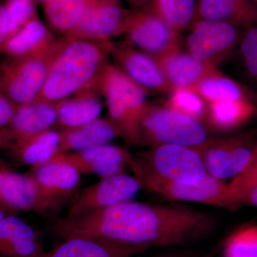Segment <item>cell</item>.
Instances as JSON below:
<instances>
[{
  "label": "cell",
  "mask_w": 257,
  "mask_h": 257,
  "mask_svg": "<svg viewBox=\"0 0 257 257\" xmlns=\"http://www.w3.org/2000/svg\"><path fill=\"white\" fill-rule=\"evenodd\" d=\"M132 13L120 0H87L78 24L66 39L107 43L124 34Z\"/></svg>",
  "instance_id": "9c48e42d"
},
{
  "label": "cell",
  "mask_w": 257,
  "mask_h": 257,
  "mask_svg": "<svg viewBox=\"0 0 257 257\" xmlns=\"http://www.w3.org/2000/svg\"><path fill=\"white\" fill-rule=\"evenodd\" d=\"M57 42L50 30L37 18L10 38L0 55L7 57L45 55L55 46Z\"/></svg>",
  "instance_id": "44dd1931"
},
{
  "label": "cell",
  "mask_w": 257,
  "mask_h": 257,
  "mask_svg": "<svg viewBox=\"0 0 257 257\" xmlns=\"http://www.w3.org/2000/svg\"><path fill=\"white\" fill-rule=\"evenodd\" d=\"M145 248L87 237H74L35 257H130Z\"/></svg>",
  "instance_id": "ac0fdd59"
},
{
  "label": "cell",
  "mask_w": 257,
  "mask_h": 257,
  "mask_svg": "<svg viewBox=\"0 0 257 257\" xmlns=\"http://www.w3.org/2000/svg\"><path fill=\"white\" fill-rule=\"evenodd\" d=\"M128 45L157 57L180 49V33L149 11H133L125 29Z\"/></svg>",
  "instance_id": "8fae6325"
},
{
  "label": "cell",
  "mask_w": 257,
  "mask_h": 257,
  "mask_svg": "<svg viewBox=\"0 0 257 257\" xmlns=\"http://www.w3.org/2000/svg\"><path fill=\"white\" fill-rule=\"evenodd\" d=\"M141 188L140 181L125 172L104 177L75 196L67 217H76L128 202Z\"/></svg>",
  "instance_id": "30bf717a"
},
{
  "label": "cell",
  "mask_w": 257,
  "mask_h": 257,
  "mask_svg": "<svg viewBox=\"0 0 257 257\" xmlns=\"http://www.w3.org/2000/svg\"><path fill=\"white\" fill-rule=\"evenodd\" d=\"M252 1L257 5V0H252Z\"/></svg>",
  "instance_id": "ab89813d"
},
{
  "label": "cell",
  "mask_w": 257,
  "mask_h": 257,
  "mask_svg": "<svg viewBox=\"0 0 257 257\" xmlns=\"http://www.w3.org/2000/svg\"><path fill=\"white\" fill-rule=\"evenodd\" d=\"M256 183H257V146L244 170L237 177L231 180V182L228 184V188L231 197L236 202V197L238 194Z\"/></svg>",
  "instance_id": "d6a6232c"
},
{
  "label": "cell",
  "mask_w": 257,
  "mask_h": 257,
  "mask_svg": "<svg viewBox=\"0 0 257 257\" xmlns=\"http://www.w3.org/2000/svg\"><path fill=\"white\" fill-rule=\"evenodd\" d=\"M241 30L231 24L196 20L186 40L187 52L204 63L218 67L237 50Z\"/></svg>",
  "instance_id": "ba28073f"
},
{
  "label": "cell",
  "mask_w": 257,
  "mask_h": 257,
  "mask_svg": "<svg viewBox=\"0 0 257 257\" xmlns=\"http://www.w3.org/2000/svg\"><path fill=\"white\" fill-rule=\"evenodd\" d=\"M225 257H257V226H246L231 235L225 246Z\"/></svg>",
  "instance_id": "f546056e"
},
{
  "label": "cell",
  "mask_w": 257,
  "mask_h": 257,
  "mask_svg": "<svg viewBox=\"0 0 257 257\" xmlns=\"http://www.w3.org/2000/svg\"><path fill=\"white\" fill-rule=\"evenodd\" d=\"M4 5L9 20L8 40L34 19L38 18L35 0H7Z\"/></svg>",
  "instance_id": "4dcf8cb0"
},
{
  "label": "cell",
  "mask_w": 257,
  "mask_h": 257,
  "mask_svg": "<svg viewBox=\"0 0 257 257\" xmlns=\"http://www.w3.org/2000/svg\"><path fill=\"white\" fill-rule=\"evenodd\" d=\"M192 88L207 104L240 99L257 101V96L251 90L219 70L204 77Z\"/></svg>",
  "instance_id": "484cf974"
},
{
  "label": "cell",
  "mask_w": 257,
  "mask_h": 257,
  "mask_svg": "<svg viewBox=\"0 0 257 257\" xmlns=\"http://www.w3.org/2000/svg\"><path fill=\"white\" fill-rule=\"evenodd\" d=\"M59 133L60 145L57 153L82 151L121 138L110 120L100 118L77 127L63 128Z\"/></svg>",
  "instance_id": "ffe728a7"
},
{
  "label": "cell",
  "mask_w": 257,
  "mask_h": 257,
  "mask_svg": "<svg viewBox=\"0 0 257 257\" xmlns=\"http://www.w3.org/2000/svg\"><path fill=\"white\" fill-rule=\"evenodd\" d=\"M236 201L239 205L246 204L257 207V183L253 184L238 194Z\"/></svg>",
  "instance_id": "836d02e7"
},
{
  "label": "cell",
  "mask_w": 257,
  "mask_h": 257,
  "mask_svg": "<svg viewBox=\"0 0 257 257\" xmlns=\"http://www.w3.org/2000/svg\"><path fill=\"white\" fill-rule=\"evenodd\" d=\"M130 155L131 153L121 147L105 144L82 151L57 153L50 161L64 162L80 174L104 178L124 173V166H127Z\"/></svg>",
  "instance_id": "9a60e30c"
},
{
  "label": "cell",
  "mask_w": 257,
  "mask_h": 257,
  "mask_svg": "<svg viewBox=\"0 0 257 257\" xmlns=\"http://www.w3.org/2000/svg\"><path fill=\"white\" fill-rule=\"evenodd\" d=\"M141 145H179L198 147L209 139L202 121L166 106L149 104L140 124Z\"/></svg>",
  "instance_id": "5b68a950"
},
{
  "label": "cell",
  "mask_w": 257,
  "mask_h": 257,
  "mask_svg": "<svg viewBox=\"0 0 257 257\" xmlns=\"http://www.w3.org/2000/svg\"><path fill=\"white\" fill-rule=\"evenodd\" d=\"M43 251L41 236L28 223L14 215L0 221V257H35Z\"/></svg>",
  "instance_id": "e0dca14e"
},
{
  "label": "cell",
  "mask_w": 257,
  "mask_h": 257,
  "mask_svg": "<svg viewBox=\"0 0 257 257\" xmlns=\"http://www.w3.org/2000/svg\"><path fill=\"white\" fill-rule=\"evenodd\" d=\"M7 213H8V210L5 209V208L0 204V221L3 220L7 216H9L7 215Z\"/></svg>",
  "instance_id": "74e56055"
},
{
  "label": "cell",
  "mask_w": 257,
  "mask_h": 257,
  "mask_svg": "<svg viewBox=\"0 0 257 257\" xmlns=\"http://www.w3.org/2000/svg\"><path fill=\"white\" fill-rule=\"evenodd\" d=\"M62 202L50 197L30 175L7 170L0 189V204L8 211H31L41 215L56 211Z\"/></svg>",
  "instance_id": "7c38bea8"
},
{
  "label": "cell",
  "mask_w": 257,
  "mask_h": 257,
  "mask_svg": "<svg viewBox=\"0 0 257 257\" xmlns=\"http://www.w3.org/2000/svg\"><path fill=\"white\" fill-rule=\"evenodd\" d=\"M238 50L243 72L250 82L257 85V27L243 31Z\"/></svg>",
  "instance_id": "1f68e13d"
},
{
  "label": "cell",
  "mask_w": 257,
  "mask_h": 257,
  "mask_svg": "<svg viewBox=\"0 0 257 257\" xmlns=\"http://www.w3.org/2000/svg\"><path fill=\"white\" fill-rule=\"evenodd\" d=\"M154 57L172 89L194 87L204 77L219 71L216 66L204 63L180 49Z\"/></svg>",
  "instance_id": "2e32d148"
},
{
  "label": "cell",
  "mask_w": 257,
  "mask_h": 257,
  "mask_svg": "<svg viewBox=\"0 0 257 257\" xmlns=\"http://www.w3.org/2000/svg\"><path fill=\"white\" fill-rule=\"evenodd\" d=\"M134 160L160 178L184 184H196L208 175L200 154L195 147L179 145L151 147Z\"/></svg>",
  "instance_id": "8992f818"
},
{
  "label": "cell",
  "mask_w": 257,
  "mask_h": 257,
  "mask_svg": "<svg viewBox=\"0 0 257 257\" xmlns=\"http://www.w3.org/2000/svg\"><path fill=\"white\" fill-rule=\"evenodd\" d=\"M168 94L166 107L202 122L205 120L208 104L192 87L173 88Z\"/></svg>",
  "instance_id": "f1b7e54d"
},
{
  "label": "cell",
  "mask_w": 257,
  "mask_h": 257,
  "mask_svg": "<svg viewBox=\"0 0 257 257\" xmlns=\"http://www.w3.org/2000/svg\"><path fill=\"white\" fill-rule=\"evenodd\" d=\"M9 37V20L4 5L0 4V54Z\"/></svg>",
  "instance_id": "d590c367"
},
{
  "label": "cell",
  "mask_w": 257,
  "mask_h": 257,
  "mask_svg": "<svg viewBox=\"0 0 257 257\" xmlns=\"http://www.w3.org/2000/svg\"><path fill=\"white\" fill-rule=\"evenodd\" d=\"M38 1L41 2V3H44L45 2H46L47 0H38Z\"/></svg>",
  "instance_id": "f35d334b"
},
{
  "label": "cell",
  "mask_w": 257,
  "mask_h": 257,
  "mask_svg": "<svg viewBox=\"0 0 257 257\" xmlns=\"http://www.w3.org/2000/svg\"><path fill=\"white\" fill-rule=\"evenodd\" d=\"M126 1L134 9H138V8H141L144 5L146 4L147 2L150 1V0H126Z\"/></svg>",
  "instance_id": "8d00e7d4"
},
{
  "label": "cell",
  "mask_w": 257,
  "mask_h": 257,
  "mask_svg": "<svg viewBox=\"0 0 257 257\" xmlns=\"http://www.w3.org/2000/svg\"><path fill=\"white\" fill-rule=\"evenodd\" d=\"M127 166L140 181L142 188L172 201L199 203L235 210L240 205L230 194L228 184L208 175L196 184L171 182L160 178L138 165L131 154Z\"/></svg>",
  "instance_id": "277c9868"
},
{
  "label": "cell",
  "mask_w": 257,
  "mask_h": 257,
  "mask_svg": "<svg viewBox=\"0 0 257 257\" xmlns=\"http://www.w3.org/2000/svg\"><path fill=\"white\" fill-rule=\"evenodd\" d=\"M111 42L66 39L51 64L46 81L35 101L53 104L72 94L96 88Z\"/></svg>",
  "instance_id": "6da1fadb"
},
{
  "label": "cell",
  "mask_w": 257,
  "mask_h": 257,
  "mask_svg": "<svg viewBox=\"0 0 257 257\" xmlns=\"http://www.w3.org/2000/svg\"><path fill=\"white\" fill-rule=\"evenodd\" d=\"M257 146L253 132L209 138L195 147L202 157L208 175L224 181L237 177L247 165Z\"/></svg>",
  "instance_id": "52a82bcc"
},
{
  "label": "cell",
  "mask_w": 257,
  "mask_h": 257,
  "mask_svg": "<svg viewBox=\"0 0 257 257\" xmlns=\"http://www.w3.org/2000/svg\"><path fill=\"white\" fill-rule=\"evenodd\" d=\"M17 106L0 96V128L5 126L13 117Z\"/></svg>",
  "instance_id": "e575fe53"
},
{
  "label": "cell",
  "mask_w": 257,
  "mask_h": 257,
  "mask_svg": "<svg viewBox=\"0 0 257 257\" xmlns=\"http://www.w3.org/2000/svg\"><path fill=\"white\" fill-rule=\"evenodd\" d=\"M109 53L130 79L147 91L169 93L171 88L156 59L130 45H116L111 42Z\"/></svg>",
  "instance_id": "5bb4252c"
},
{
  "label": "cell",
  "mask_w": 257,
  "mask_h": 257,
  "mask_svg": "<svg viewBox=\"0 0 257 257\" xmlns=\"http://www.w3.org/2000/svg\"><path fill=\"white\" fill-rule=\"evenodd\" d=\"M64 40L45 55L7 57L0 62V96L15 106L35 101L41 92L51 64Z\"/></svg>",
  "instance_id": "3957f363"
},
{
  "label": "cell",
  "mask_w": 257,
  "mask_h": 257,
  "mask_svg": "<svg viewBox=\"0 0 257 257\" xmlns=\"http://www.w3.org/2000/svg\"><path fill=\"white\" fill-rule=\"evenodd\" d=\"M86 3L87 0H47L44 10L51 28L68 35L78 24Z\"/></svg>",
  "instance_id": "83f0119b"
},
{
  "label": "cell",
  "mask_w": 257,
  "mask_h": 257,
  "mask_svg": "<svg viewBox=\"0 0 257 257\" xmlns=\"http://www.w3.org/2000/svg\"><path fill=\"white\" fill-rule=\"evenodd\" d=\"M197 4L196 0H150L149 11L181 33L197 20Z\"/></svg>",
  "instance_id": "4316f807"
},
{
  "label": "cell",
  "mask_w": 257,
  "mask_h": 257,
  "mask_svg": "<svg viewBox=\"0 0 257 257\" xmlns=\"http://www.w3.org/2000/svg\"><path fill=\"white\" fill-rule=\"evenodd\" d=\"M257 114L256 101L240 99L208 104L205 120L207 126L218 133L234 131Z\"/></svg>",
  "instance_id": "603a6c76"
},
{
  "label": "cell",
  "mask_w": 257,
  "mask_h": 257,
  "mask_svg": "<svg viewBox=\"0 0 257 257\" xmlns=\"http://www.w3.org/2000/svg\"><path fill=\"white\" fill-rule=\"evenodd\" d=\"M57 122L52 103L35 101L17 106L13 117L0 128V149L8 151L37 134L50 130Z\"/></svg>",
  "instance_id": "4fadbf2b"
},
{
  "label": "cell",
  "mask_w": 257,
  "mask_h": 257,
  "mask_svg": "<svg viewBox=\"0 0 257 257\" xmlns=\"http://www.w3.org/2000/svg\"><path fill=\"white\" fill-rule=\"evenodd\" d=\"M31 175L50 197L63 201L74 194L80 182V173L64 162L49 161L32 167Z\"/></svg>",
  "instance_id": "7402d4cb"
},
{
  "label": "cell",
  "mask_w": 257,
  "mask_h": 257,
  "mask_svg": "<svg viewBox=\"0 0 257 257\" xmlns=\"http://www.w3.org/2000/svg\"><path fill=\"white\" fill-rule=\"evenodd\" d=\"M60 145V133L50 128L18 144L8 152L24 165L36 167L55 156Z\"/></svg>",
  "instance_id": "d4e9b609"
},
{
  "label": "cell",
  "mask_w": 257,
  "mask_h": 257,
  "mask_svg": "<svg viewBox=\"0 0 257 257\" xmlns=\"http://www.w3.org/2000/svg\"><path fill=\"white\" fill-rule=\"evenodd\" d=\"M197 20L231 24L246 30L257 27V5L252 0H198Z\"/></svg>",
  "instance_id": "d6986e66"
},
{
  "label": "cell",
  "mask_w": 257,
  "mask_h": 257,
  "mask_svg": "<svg viewBox=\"0 0 257 257\" xmlns=\"http://www.w3.org/2000/svg\"><path fill=\"white\" fill-rule=\"evenodd\" d=\"M77 95L53 103L57 122L63 128L77 127L99 118L102 106L92 90L84 91Z\"/></svg>",
  "instance_id": "cb8c5ba5"
},
{
  "label": "cell",
  "mask_w": 257,
  "mask_h": 257,
  "mask_svg": "<svg viewBox=\"0 0 257 257\" xmlns=\"http://www.w3.org/2000/svg\"><path fill=\"white\" fill-rule=\"evenodd\" d=\"M96 88L107 106L109 119L121 138L133 145H141L140 124L149 104L146 89L140 87L117 66L106 63L101 69Z\"/></svg>",
  "instance_id": "7a4b0ae2"
}]
</instances>
